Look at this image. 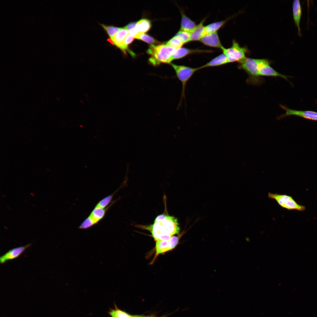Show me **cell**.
I'll return each instance as SVG.
<instances>
[{
	"instance_id": "1",
	"label": "cell",
	"mask_w": 317,
	"mask_h": 317,
	"mask_svg": "<svg viewBox=\"0 0 317 317\" xmlns=\"http://www.w3.org/2000/svg\"><path fill=\"white\" fill-rule=\"evenodd\" d=\"M144 228L151 232L156 241L169 240L173 235L179 234L180 231L177 219L168 215L163 220L154 222L152 225Z\"/></svg>"
},
{
	"instance_id": "2",
	"label": "cell",
	"mask_w": 317,
	"mask_h": 317,
	"mask_svg": "<svg viewBox=\"0 0 317 317\" xmlns=\"http://www.w3.org/2000/svg\"><path fill=\"white\" fill-rule=\"evenodd\" d=\"M175 49L166 45L151 44L147 51L151 56L149 61L154 65L161 63H169L172 61L171 55Z\"/></svg>"
},
{
	"instance_id": "3",
	"label": "cell",
	"mask_w": 317,
	"mask_h": 317,
	"mask_svg": "<svg viewBox=\"0 0 317 317\" xmlns=\"http://www.w3.org/2000/svg\"><path fill=\"white\" fill-rule=\"evenodd\" d=\"M238 63V68L245 71L248 75L247 82L258 85L262 83L263 79L259 72L258 59L246 57Z\"/></svg>"
},
{
	"instance_id": "4",
	"label": "cell",
	"mask_w": 317,
	"mask_h": 317,
	"mask_svg": "<svg viewBox=\"0 0 317 317\" xmlns=\"http://www.w3.org/2000/svg\"><path fill=\"white\" fill-rule=\"evenodd\" d=\"M174 69L176 75L182 84V91L180 103L183 98L185 99V90L186 83L194 73L200 70V68H193L183 65H179L171 64Z\"/></svg>"
},
{
	"instance_id": "5",
	"label": "cell",
	"mask_w": 317,
	"mask_h": 317,
	"mask_svg": "<svg viewBox=\"0 0 317 317\" xmlns=\"http://www.w3.org/2000/svg\"><path fill=\"white\" fill-rule=\"evenodd\" d=\"M268 196L270 198L276 200L281 206L287 209L300 211H303L305 209L304 206L298 204L290 196L269 193Z\"/></svg>"
},
{
	"instance_id": "6",
	"label": "cell",
	"mask_w": 317,
	"mask_h": 317,
	"mask_svg": "<svg viewBox=\"0 0 317 317\" xmlns=\"http://www.w3.org/2000/svg\"><path fill=\"white\" fill-rule=\"evenodd\" d=\"M221 49L223 53L227 57L228 63L235 62H239L246 57L247 49L240 47L235 40L233 41L232 45L231 47L226 48L223 47Z\"/></svg>"
},
{
	"instance_id": "7",
	"label": "cell",
	"mask_w": 317,
	"mask_h": 317,
	"mask_svg": "<svg viewBox=\"0 0 317 317\" xmlns=\"http://www.w3.org/2000/svg\"><path fill=\"white\" fill-rule=\"evenodd\" d=\"M258 67L260 76L279 77L288 80V76L283 75L276 71L270 66L269 61L266 59H258Z\"/></svg>"
},
{
	"instance_id": "8",
	"label": "cell",
	"mask_w": 317,
	"mask_h": 317,
	"mask_svg": "<svg viewBox=\"0 0 317 317\" xmlns=\"http://www.w3.org/2000/svg\"><path fill=\"white\" fill-rule=\"evenodd\" d=\"M281 108L285 110L286 113L278 118V119H281L286 117L290 115H295L310 120L317 121V112L310 111H299L288 108L286 106L281 105Z\"/></svg>"
},
{
	"instance_id": "9",
	"label": "cell",
	"mask_w": 317,
	"mask_h": 317,
	"mask_svg": "<svg viewBox=\"0 0 317 317\" xmlns=\"http://www.w3.org/2000/svg\"><path fill=\"white\" fill-rule=\"evenodd\" d=\"M31 245L30 243L24 246L14 248L8 251L0 257V262L3 264L9 260L18 257L24 251Z\"/></svg>"
},
{
	"instance_id": "10",
	"label": "cell",
	"mask_w": 317,
	"mask_h": 317,
	"mask_svg": "<svg viewBox=\"0 0 317 317\" xmlns=\"http://www.w3.org/2000/svg\"><path fill=\"white\" fill-rule=\"evenodd\" d=\"M200 41L204 45L210 47L221 49L223 47L217 32L203 36Z\"/></svg>"
},
{
	"instance_id": "11",
	"label": "cell",
	"mask_w": 317,
	"mask_h": 317,
	"mask_svg": "<svg viewBox=\"0 0 317 317\" xmlns=\"http://www.w3.org/2000/svg\"><path fill=\"white\" fill-rule=\"evenodd\" d=\"M292 10L294 21L298 28V35L301 37L302 34L301 31L300 23L302 14V9L299 0H294L293 1Z\"/></svg>"
},
{
	"instance_id": "12",
	"label": "cell",
	"mask_w": 317,
	"mask_h": 317,
	"mask_svg": "<svg viewBox=\"0 0 317 317\" xmlns=\"http://www.w3.org/2000/svg\"><path fill=\"white\" fill-rule=\"evenodd\" d=\"M209 50H201L199 49H189L181 47L178 49H175L172 55V60L174 59H177L183 58L187 55L195 53L209 52Z\"/></svg>"
},
{
	"instance_id": "13",
	"label": "cell",
	"mask_w": 317,
	"mask_h": 317,
	"mask_svg": "<svg viewBox=\"0 0 317 317\" xmlns=\"http://www.w3.org/2000/svg\"><path fill=\"white\" fill-rule=\"evenodd\" d=\"M181 19L180 31L190 33L196 27L195 23L187 16L183 11H181Z\"/></svg>"
},
{
	"instance_id": "14",
	"label": "cell",
	"mask_w": 317,
	"mask_h": 317,
	"mask_svg": "<svg viewBox=\"0 0 317 317\" xmlns=\"http://www.w3.org/2000/svg\"><path fill=\"white\" fill-rule=\"evenodd\" d=\"M156 242V253L154 257L151 262L152 263L159 254L172 250L169 240H159Z\"/></svg>"
},
{
	"instance_id": "15",
	"label": "cell",
	"mask_w": 317,
	"mask_h": 317,
	"mask_svg": "<svg viewBox=\"0 0 317 317\" xmlns=\"http://www.w3.org/2000/svg\"><path fill=\"white\" fill-rule=\"evenodd\" d=\"M228 63L227 58L223 53L215 57L204 65L200 67L201 69L208 67L221 65Z\"/></svg>"
},
{
	"instance_id": "16",
	"label": "cell",
	"mask_w": 317,
	"mask_h": 317,
	"mask_svg": "<svg viewBox=\"0 0 317 317\" xmlns=\"http://www.w3.org/2000/svg\"><path fill=\"white\" fill-rule=\"evenodd\" d=\"M204 21V19H203L190 33V41H200L203 37L204 28L203 23Z\"/></svg>"
},
{
	"instance_id": "17",
	"label": "cell",
	"mask_w": 317,
	"mask_h": 317,
	"mask_svg": "<svg viewBox=\"0 0 317 317\" xmlns=\"http://www.w3.org/2000/svg\"><path fill=\"white\" fill-rule=\"evenodd\" d=\"M226 20L214 22L204 26L203 36L217 32L225 23Z\"/></svg>"
},
{
	"instance_id": "18",
	"label": "cell",
	"mask_w": 317,
	"mask_h": 317,
	"mask_svg": "<svg viewBox=\"0 0 317 317\" xmlns=\"http://www.w3.org/2000/svg\"><path fill=\"white\" fill-rule=\"evenodd\" d=\"M128 34V30L124 28H121L111 39L113 42V45L118 47L122 43Z\"/></svg>"
},
{
	"instance_id": "19",
	"label": "cell",
	"mask_w": 317,
	"mask_h": 317,
	"mask_svg": "<svg viewBox=\"0 0 317 317\" xmlns=\"http://www.w3.org/2000/svg\"><path fill=\"white\" fill-rule=\"evenodd\" d=\"M110 206V205L106 208L95 206L89 216L97 223L103 218L106 211Z\"/></svg>"
},
{
	"instance_id": "20",
	"label": "cell",
	"mask_w": 317,
	"mask_h": 317,
	"mask_svg": "<svg viewBox=\"0 0 317 317\" xmlns=\"http://www.w3.org/2000/svg\"><path fill=\"white\" fill-rule=\"evenodd\" d=\"M151 26L149 20L146 19H142L137 22L136 28L139 33H144L150 29Z\"/></svg>"
},
{
	"instance_id": "21",
	"label": "cell",
	"mask_w": 317,
	"mask_h": 317,
	"mask_svg": "<svg viewBox=\"0 0 317 317\" xmlns=\"http://www.w3.org/2000/svg\"><path fill=\"white\" fill-rule=\"evenodd\" d=\"M184 44L181 38L178 36H175L168 41L166 45L168 47L177 49L181 48Z\"/></svg>"
},
{
	"instance_id": "22",
	"label": "cell",
	"mask_w": 317,
	"mask_h": 317,
	"mask_svg": "<svg viewBox=\"0 0 317 317\" xmlns=\"http://www.w3.org/2000/svg\"><path fill=\"white\" fill-rule=\"evenodd\" d=\"M134 38L141 40L150 44L159 43H160L151 36L144 33H139Z\"/></svg>"
},
{
	"instance_id": "23",
	"label": "cell",
	"mask_w": 317,
	"mask_h": 317,
	"mask_svg": "<svg viewBox=\"0 0 317 317\" xmlns=\"http://www.w3.org/2000/svg\"><path fill=\"white\" fill-rule=\"evenodd\" d=\"M100 25L106 31L110 38L112 39L113 36L121 28L114 26H107L103 24H100Z\"/></svg>"
},
{
	"instance_id": "24",
	"label": "cell",
	"mask_w": 317,
	"mask_h": 317,
	"mask_svg": "<svg viewBox=\"0 0 317 317\" xmlns=\"http://www.w3.org/2000/svg\"><path fill=\"white\" fill-rule=\"evenodd\" d=\"M135 38L132 35L128 34L122 43L118 47L125 54L128 49V45L134 40Z\"/></svg>"
},
{
	"instance_id": "25",
	"label": "cell",
	"mask_w": 317,
	"mask_h": 317,
	"mask_svg": "<svg viewBox=\"0 0 317 317\" xmlns=\"http://www.w3.org/2000/svg\"><path fill=\"white\" fill-rule=\"evenodd\" d=\"M97 223L95 220L89 216L80 225L78 228L80 229H87Z\"/></svg>"
},
{
	"instance_id": "26",
	"label": "cell",
	"mask_w": 317,
	"mask_h": 317,
	"mask_svg": "<svg viewBox=\"0 0 317 317\" xmlns=\"http://www.w3.org/2000/svg\"><path fill=\"white\" fill-rule=\"evenodd\" d=\"M109 313L112 317H131V316L118 309L117 307L116 309L110 310Z\"/></svg>"
},
{
	"instance_id": "27",
	"label": "cell",
	"mask_w": 317,
	"mask_h": 317,
	"mask_svg": "<svg viewBox=\"0 0 317 317\" xmlns=\"http://www.w3.org/2000/svg\"><path fill=\"white\" fill-rule=\"evenodd\" d=\"M113 194L109 195L105 197L100 201L96 205L95 207L105 208L111 202L113 198Z\"/></svg>"
},
{
	"instance_id": "28",
	"label": "cell",
	"mask_w": 317,
	"mask_h": 317,
	"mask_svg": "<svg viewBox=\"0 0 317 317\" xmlns=\"http://www.w3.org/2000/svg\"><path fill=\"white\" fill-rule=\"evenodd\" d=\"M175 35L180 37L184 44L190 41V33L189 32L180 30Z\"/></svg>"
},
{
	"instance_id": "29",
	"label": "cell",
	"mask_w": 317,
	"mask_h": 317,
	"mask_svg": "<svg viewBox=\"0 0 317 317\" xmlns=\"http://www.w3.org/2000/svg\"><path fill=\"white\" fill-rule=\"evenodd\" d=\"M136 23L135 22H131L124 27V28L128 31L135 28L136 25Z\"/></svg>"
},
{
	"instance_id": "30",
	"label": "cell",
	"mask_w": 317,
	"mask_h": 317,
	"mask_svg": "<svg viewBox=\"0 0 317 317\" xmlns=\"http://www.w3.org/2000/svg\"><path fill=\"white\" fill-rule=\"evenodd\" d=\"M128 31L129 33L132 35L134 37L139 33L136 27Z\"/></svg>"
},
{
	"instance_id": "31",
	"label": "cell",
	"mask_w": 317,
	"mask_h": 317,
	"mask_svg": "<svg viewBox=\"0 0 317 317\" xmlns=\"http://www.w3.org/2000/svg\"><path fill=\"white\" fill-rule=\"evenodd\" d=\"M167 215L164 213L159 215L156 218L154 222L159 221L163 220L165 219Z\"/></svg>"
},
{
	"instance_id": "32",
	"label": "cell",
	"mask_w": 317,
	"mask_h": 317,
	"mask_svg": "<svg viewBox=\"0 0 317 317\" xmlns=\"http://www.w3.org/2000/svg\"><path fill=\"white\" fill-rule=\"evenodd\" d=\"M131 317H157L154 316H131ZM162 317H164V316Z\"/></svg>"
}]
</instances>
